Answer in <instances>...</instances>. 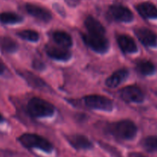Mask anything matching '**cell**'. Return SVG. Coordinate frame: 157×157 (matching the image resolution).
Listing matches in <instances>:
<instances>
[{
    "label": "cell",
    "mask_w": 157,
    "mask_h": 157,
    "mask_svg": "<svg viewBox=\"0 0 157 157\" xmlns=\"http://www.w3.org/2000/svg\"><path fill=\"white\" fill-rule=\"evenodd\" d=\"M117 43L121 50L126 53H134L137 51V45L136 42L129 35H120L117 38Z\"/></svg>",
    "instance_id": "cell-13"
},
{
    "label": "cell",
    "mask_w": 157,
    "mask_h": 157,
    "mask_svg": "<svg viewBox=\"0 0 157 157\" xmlns=\"http://www.w3.org/2000/svg\"><path fill=\"white\" fill-rule=\"evenodd\" d=\"M135 34L140 41L147 47H156L157 37L154 32L147 28H139L135 30Z\"/></svg>",
    "instance_id": "cell-8"
},
{
    "label": "cell",
    "mask_w": 157,
    "mask_h": 157,
    "mask_svg": "<svg viewBox=\"0 0 157 157\" xmlns=\"http://www.w3.org/2000/svg\"><path fill=\"white\" fill-rule=\"evenodd\" d=\"M3 121H4V118H3V117L2 116V114H1V113H0V123L2 122Z\"/></svg>",
    "instance_id": "cell-27"
},
{
    "label": "cell",
    "mask_w": 157,
    "mask_h": 157,
    "mask_svg": "<svg viewBox=\"0 0 157 157\" xmlns=\"http://www.w3.org/2000/svg\"><path fill=\"white\" fill-rule=\"evenodd\" d=\"M53 39L60 46L64 48H69L72 45V38L69 34L62 31H56L53 33Z\"/></svg>",
    "instance_id": "cell-16"
},
{
    "label": "cell",
    "mask_w": 157,
    "mask_h": 157,
    "mask_svg": "<svg viewBox=\"0 0 157 157\" xmlns=\"http://www.w3.org/2000/svg\"><path fill=\"white\" fill-rule=\"evenodd\" d=\"M25 9L29 14L42 21H49L52 18V13L44 8L33 4H26Z\"/></svg>",
    "instance_id": "cell-9"
},
{
    "label": "cell",
    "mask_w": 157,
    "mask_h": 157,
    "mask_svg": "<svg viewBox=\"0 0 157 157\" xmlns=\"http://www.w3.org/2000/svg\"><path fill=\"white\" fill-rule=\"evenodd\" d=\"M20 75L25 79L28 84L35 88H43L45 87L46 84L43 80H41L39 77L36 76L34 74L31 73L29 71H21L20 72Z\"/></svg>",
    "instance_id": "cell-17"
},
{
    "label": "cell",
    "mask_w": 157,
    "mask_h": 157,
    "mask_svg": "<svg viewBox=\"0 0 157 157\" xmlns=\"http://www.w3.org/2000/svg\"><path fill=\"white\" fill-rule=\"evenodd\" d=\"M0 48L6 53H12L18 49V44L9 37H0Z\"/></svg>",
    "instance_id": "cell-18"
},
{
    "label": "cell",
    "mask_w": 157,
    "mask_h": 157,
    "mask_svg": "<svg viewBox=\"0 0 157 157\" xmlns=\"http://www.w3.org/2000/svg\"><path fill=\"white\" fill-rule=\"evenodd\" d=\"M18 140L23 147L28 149L37 148L46 153L53 150V146L45 138L33 133H24L18 138Z\"/></svg>",
    "instance_id": "cell-1"
},
{
    "label": "cell",
    "mask_w": 157,
    "mask_h": 157,
    "mask_svg": "<svg viewBox=\"0 0 157 157\" xmlns=\"http://www.w3.org/2000/svg\"><path fill=\"white\" fill-rule=\"evenodd\" d=\"M84 104L87 107L96 110L111 111L113 107V101L105 96L101 95H89L84 98Z\"/></svg>",
    "instance_id": "cell-5"
},
{
    "label": "cell",
    "mask_w": 157,
    "mask_h": 157,
    "mask_svg": "<svg viewBox=\"0 0 157 157\" xmlns=\"http://www.w3.org/2000/svg\"><path fill=\"white\" fill-rule=\"evenodd\" d=\"M121 96L124 101L128 103H141L144 100L142 90L136 86H127L121 90Z\"/></svg>",
    "instance_id": "cell-6"
},
{
    "label": "cell",
    "mask_w": 157,
    "mask_h": 157,
    "mask_svg": "<svg viewBox=\"0 0 157 157\" xmlns=\"http://www.w3.org/2000/svg\"><path fill=\"white\" fill-rule=\"evenodd\" d=\"M143 147L149 152L157 151V136H150L146 137L142 143Z\"/></svg>",
    "instance_id": "cell-21"
},
{
    "label": "cell",
    "mask_w": 157,
    "mask_h": 157,
    "mask_svg": "<svg viewBox=\"0 0 157 157\" xmlns=\"http://www.w3.org/2000/svg\"><path fill=\"white\" fill-rule=\"evenodd\" d=\"M46 53L50 58L58 61H67L70 59L71 54L66 48L56 47V46L48 45L45 48Z\"/></svg>",
    "instance_id": "cell-11"
},
{
    "label": "cell",
    "mask_w": 157,
    "mask_h": 157,
    "mask_svg": "<svg viewBox=\"0 0 157 157\" xmlns=\"http://www.w3.org/2000/svg\"><path fill=\"white\" fill-rule=\"evenodd\" d=\"M136 69L140 73L144 75H153L155 71V66L149 61H140L136 65Z\"/></svg>",
    "instance_id": "cell-20"
},
{
    "label": "cell",
    "mask_w": 157,
    "mask_h": 157,
    "mask_svg": "<svg viewBox=\"0 0 157 157\" xmlns=\"http://www.w3.org/2000/svg\"><path fill=\"white\" fill-rule=\"evenodd\" d=\"M66 2L71 6H75L78 4L79 2V0H65Z\"/></svg>",
    "instance_id": "cell-24"
},
{
    "label": "cell",
    "mask_w": 157,
    "mask_h": 157,
    "mask_svg": "<svg viewBox=\"0 0 157 157\" xmlns=\"http://www.w3.org/2000/svg\"><path fill=\"white\" fill-rule=\"evenodd\" d=\"M23 20L22 17L12 12L0 13V21L3 24H16Z\"/></svg>",
    "instance_id": "cell-19"
},
{
    "label": "cell",
    "mask_w": 157,
    "mask_h": 157,
    "mask_svg": "<svg viewBox=\"0 0 157 157\" xmlns=\"http://www.w3.org/2000/svg\"><path fill=\"white\" fill-rule=\"evenodd\" d=\"M84 25L87 28L89 33L96 35H105V29L99 21L94 18L93 16H88L84 21Z\"/></svg>",
    "instance_id": "cell-15"
},
{
    "label": "cell",
    "mask_w": 157,
    "mask_h": 157,
    "mask_svg": "<svg viewBox=\"0 0 157 157\" xmlns=\"http://www.w3.org/2000/svg\"><path fill=\"white\" fill-rule=\"evenodd\" d=\"M110 18L123 22H130L133 19V15L131 11L127 7L119 5L110 6L109 9Z\"/></svg>",
    "instance_id": "cell-7"
},
{
    "label": "cell",
    "mask_w": 157,
    "mask_h": 157,
    "mask_svg": "<svg viewBox=\"0 0 157 157\" xmlns=\"http://www.w3.org/2000/svg\"><path fill=\"white\" fill-rule=\"evenodd\" d=\"M33 67L37 70H42L44 67V65L41 61H39L38 60H35L33 62Z\"/></svg>",
    "instance_id": "cell-23"
},
{
    "label": "cell",
    "mask_w": 157,
    "mask_h": 157,
    "mask_svg": "<svg viewBox=\"0 0 157 157\" xmlns=\"http://www.w3.org/2000/svg\"><path fill=\"white\" fill-rule=\"evenodd\" d=\"M129 75V71L126 68L120 69V70L115 71L113 75H110L105 81L106 85L108 87H117L118 85L124 82Z\"/></svg>",
    "instance_id": "cell-12"
},
{
    "label": "cell",
    "mask_w": 157,
    "mask_h": 157,
    "mask_svg": "<svg viewBox=\"0 0 157 157\" xmlns=\"http://www.w3.org/2000/svg\"><path fill=\"white\" fill-rule=\"evenodd\" d=\"M128 157H147L146 156H144V154L140 153H130V154L128 155Z\"/></svg>",
    "instance_id": "cell-25"
},
{
    "label": "cell",
    "mask_w": 157,
    "mask_h": 157,
    "mask_svg": "<svg viewBox=\"0 0 157 157\" xmlns=\"http://www.w3.org/2000/svg\"><path fill=\"white\" fill-rule=\"evenodd\" d=\"M82 38L84 42L94 51L98 53H104L109 48L108 40L104 35L96 34H83Z\"/></svg>",
    "instance_id": "cell-4"
},
{
    "label": "cell",
    "mask_w": 157,
    "mask_h": 157,
    "mask_svg": "<svg viewBox=\"0 0 157 157\" xmlns=\"http://www.w3.org/2000/svg\"><path fill=\"white\" fill-rule=\"evenodd\" d=\"M136 10L144 18H157V8L153 3L145 2L136 6Z\"/></svg>",
    "instance_id": "cell-14"
},
{
    "label": "cell",
    "mask_w": 157,
    "mask_h": 157,
    "mask_svg": "<svg viewBox=\"0 0 157 157\" xmlns=\"http://www.w3.org/2000/svg\"><path fill=\"white\" fill-rule=\"evenodd\" d=\"M28 110L35 117H47L55 113V107L51 103L38 98H33L28 104Z\"/></svg>",
    "instance_id": "cell-3"
},
{
    "label": "cell",
    "mask_w": 157,
    "mask_h": 157,
    "mask_svg": "<svg viewBox=\"0 0 157 157\" xmlns=\"http://www.w3.org/2000/svg\"><path fill=\"white\" fill-rule=\"evenodd\" d=\"M110 131L111 134L119 139L130 140L136 136L137 127L131 121H121L111 124Z\"/></svg>",
    "instance_id": "cell-2"
},
{
    "label": "cell",
    "mask_w": 157,
    "mask_h": 157,
    "mask_svg": "<svg viewBox=\"0 0 157 157\" xmlns=\"http://www.w3.org/2000/svg\"><path fill=\"white\" fill-rule=\"evenodd\" d=\"M17 35L21 38L22 39L27 40L30 41H37L39 38V35L37 32L33 30H23L21 32H18Z\"/></svg>",
    "instance_id": "cell-22"
},
{
    "label": "cell",
    "mask_w": 157,
    "mask_h": 157,
    "mask_svg": "<svg viewBox=\"0 0 157 157\" xmlns=\"http://www.w3.org/2000/svg\"><path fill=\"white\" fill-rule=\"evenodd\" d=\"M69 144L76 150H89L93 147L90 140L81 134H74L67 136Z\"/></svg>",
    "instance_id": "cell-10"
},
{
    "label": "cell",
    "mask_w": 157,
    "mask_h": 157,
    "mask_svg": "<svg viewBox=\"0 0 157 157\" xmlns=\"http://www.w3.org/2000/svg\"><path fill=\"white\" fill-rule=\"evenodd\" d=\"M5 69H6V67H5L4 64L0 61V75H2L5 71Z\"/></svg>",
    "instance_id": "cell-26"
}]
</instances>
